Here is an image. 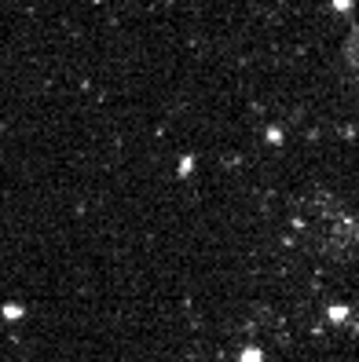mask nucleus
Wrapping results in <instances>:
<instances>
[{"mask_svg":"<svg viewBox=\"0 0 359 362\" xmlns=\"http://www.w3.org/2000/svg\"><path fill=\"white\" fill-rule=\"evenodd\" d=\"M341 59H345V66L359 77V26L345 37V48H341Z\"/></svg>","mask_w":359,"mask_h":362,"instance_id":"1","label":"nucleus"},{"mask_svg":"<svg viewBox=\"0 0 359 362\" xmlns=\"http://www.w3.org/2000/svg\"><path fill=\"white\" fill-rule=\"evenodd\" d=\"M242 362H261V351H246V358Z\"/></svg>","mask_w":359,"mask_h":362,"instance_id":"2","label":"nucleus"},{"mask_svg":"<svg viewBox=\"0 0 359 362\" xmlns=\"http://www.w3.org/2000/svg\"><path fill=\"white\" fill-rule=\"evenodd\" d=\"M355 81H359V77H355Z\"/></svg>","mask_w":359,"mask_h":362,"instance_id":"3","label":"nucleus"}]
</instances>
